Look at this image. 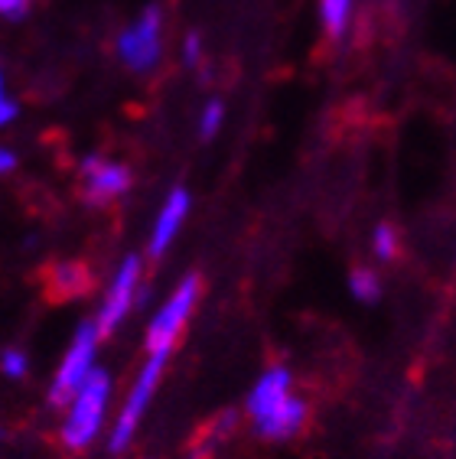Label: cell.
<instances>
[{
    "label": "cell",
    "mask_w": 456,
    "mask_h": 459,
    "mask_svg": "<svg viewBox=\"0 0 456 459\" xmlns=\"http://www.w3.org/2000/svg\"><path fill=\"white\" fill-rule=\"evenodd\" d=\"M248 414L255 417V427L261 437L271 440H287L303 427L307 407L290 394V371L271 368L258 378L251 398H248Z\"/></svg>",
    "instance_id": "6da1fadb"
},
{
    "label": "cell",
    "mask_w": 456,
    "mask_h": 459,
    "mask_svg": "<svg viewBox=\"0 0 456 459\" xmlns=\"http://www.w3.org/2000/svg\"><path fill=\"white\" fill-rule=\"evenodd\" d=\"M105 401H108V375L105 371H92L88 381L79 388L75 401H72V414L66 417L62 427V440L69 443L72 450H82L95 440L98 427L105 420Z\"/></svg>",
    "instance_id": "7a4b0ae2"
},
{
    "label": "cell",
    "mask_w": 456,
    "mask_h": 459,
    "mask_svg": "<svg viewBox=\"0 0 456 459\" xmlns=\"http://www.w3.org/2000/svg\"><path fill=\"white\" fill-rule=\"evenodd\" d=\"M98 323H82V329L75 333V342H72L69 355H66V362H62L59 375L53 381V391H49V401L56 407L69 404L75 401L79 388L88 381L92 375V359H95V345H98Z\"/></svg>",
    "instance_id": "3957f363"
},
{
    "label": "cell",
    "mask_w": 456,
    "mask_h": 459,
    "mask_svg": "<svg viewBox=\"0 0 456 459\" xmlns=\"http://www.w3.org/2000/svg\"><path fill=\"white\" fill-rule=\"evenodd\" d=\"M170 352H173V349H157V352H150L147 365H144V371H141V378H137V385H134L131 394H127V404H124L121 417H118V427H114V433H111V450L114 453H121L124 446H127V440L134 437V430H137V420L144 417L150 398H153V388H157L160 375H163V365H167Z\"/></svg>",
    "instance_id": "277c9868"
},
{
    "label": "cell",
    "mask_w": 456,
    "mask_h": 459,
    "mask_svg": "<svg viewBox=\"0 0 456 459\" xmlns=\"http://www.w3.org/2000/svg\"><path fill=\"white\" fill-rule=\"evenodd\" d=\"M196 297H199V277H186V281L180 283V290L167 300V307L160 309L157 316H153V323H150V333H147L150 352H157V349H173L176 336H180V329H183Z\"/></svg>",
    "instance_id": "5b68a950"
},
{
    "label": "cell",
    "mask_w": 456,
    "mask_h": 459,
    "mask_svg": "<svg viewBox=\"0 0 456 459\" xmlns=\"http://www.w3.org/2000/svg\"><path fill=\"white\" fill-rule=\"evenodd\" d=\"M118 49H121V59L134 72H147L160 59V10L157 7L144 10L141 20L131 30L121 33Z\"/></svg>",
    "instance_id": "8992f818"
},
{
    "label": "cell",
    "mask_w": 456,
    "mask_h": 459,
    "mask_svg": "<svg viewBox=\"0 0 456 459\" xmlns=\"http://www.w3.org/2000/svg\"><path fill=\"white\" fill-rule=\"evenodd\" d=\"M137 277H141V261L127 257L121 264V271H118V277H114L111 290L105 297V307H101V316H98V333L101 336L114 333V326L127 316V309L134 303V290H137Z\"/></svg>",
    "instance_id": "52a82bcc"
},
{
    "label": "cell",
    "mask_w": 456,
    "mask_h": 459,
    "mask_svg": "<svg viewBox=\"0 0 456 459\" xmlns=\"http://www.w3.org/2000/svg\"><path fill=\"white\" fill-rule=\"evenodd\" d=\"M82 177H85V199L88 203H108L114 195H121L131 186V173L124 167L105 163L101 157H88L82 163Z\"/></svg>",
    "instance_id": "ba28073f"
},
{
    "label": "cell",
    "mask_w": 456,
    "mask_h": 459,
    "mask_svg": "<svg viewBox=\"0 0 456 459\" xmlns=\"http://www.w3.org/2000/svg\"><path fill=\"white\" fill-rule=\"evenodd\" d=\"M88 290H92V274L79 261H59L46 274V293L53 300H75V297H82Z\"/></svg>",
    "instance_id": "9c48e42d"
},
{
    "label": "cell",
    "mask_w": 456,
    "mask_h": 459,
    "mask_svg": "<svg viewBox=\"0 0 456 459\" xmlns=\"http://www.w3.org/2000/svg\"><path fill=\"white\" fill-rule=\"evenodd\" d=\"M186 209H189V195H186V189H173L167 205L160 209L157 225H153V238H150V251H153V255H163V251H167V245L173 241L176 231H180V225H183Z\"/></svg>",
    "instance_id": "30bf717a"
},
{
    "label": "cell",
    "mask_w": 456,
    "mask_h": 459,
    "mask_svg": "<svg viewBox=\"0 0 456 459\" xmlns=\"http://www.w3.org/2000/svg\"><path fill=\"white\" fill-rule=\"evenodd\" d=\"M349 10H352V0H320V17H323L326 33L333 36V39H339L346 33Z\"/></svg>",
    "instance_id": "8fae6325"
},
{
    "label": "cell",
    "mask_w": 456,
    "mask_h": 459,
    "mask_svg": "<svg viewBox=\"0 0 456 459\" xmlns=\"http://www.w3.org/2000/svg\"><path fill=\"white\" fill-rule=\"evenodd\" d=\"M349 290L355 300L375 303L378 297H381V281H378L375 271H369V267H355L349 274Z\"/></svg>",
    "instance_id": "7c38bea8"
},
{
    "label": "cell",
    "mask_w": 456,
    "mask_h": 459,
    "mask_svg": "<svg viewBox=\"0 0 456 459\" xmlns=\"http://www.w3.org/2000/svg\"><path fill=\"white\" fill-rule=\"evenodd\" d=\"M372 247H375V255L381 261H395L398 255V235L391 225H378L375 235H372Z\"/></svg>",
    "instance_id": "4fadbf2b"
},
{
    "label": "cell",
    "mask_w": 456,
    "mask_h": 459,
    "mask_svg": "<svg viewBox=\"0 0 456 459\" xmlns=\"http://www.w3.org/2000/svg\"><path fill=\"white\" fill-rule=\"evenodd\" d=\"M222 117H225V108H222L219 101H212V105L202 111V137H206V141L215 137V131L222 127Z\"/></svg>",
    "instance_id": "5bb4252c"
},
{
    "label": "cell",
    "mask_w": 456,
    "mask_h": 459,
    "mask_svg": "<svg viewBox=\"0 0 456 459\" xmlns=\"http://www.w3.org/2000/svg\"><path fill=\"white\" fill-rule=\"evenodd\" d=\"M0 368H4V375H10V378H20V375L27 371V359L10 349V352H4V362H0Z\"/></svg>",
    "instance_id": "9a60e30c"
},
{
    "label": "cell",
    "mask_w": 456,
    "mask_h": 459,
    "mask_svg": "<svg viewBox=\"0 0 456 459\" xmlns=\"http://www.w3.org/2000/svg\"><path fill=\"white\" fill-rule=\"evenodd\" d=\"M30 10V0H0V17L7 20H23Z\"/></svg>",
    "instance_id": "2e32d148"
},
{
    "label": "cell",
    "mask_w": 456,
    "mask_h": 459,
    "mask_svg": "<svg viewBox=\"0 0 456 459\" xmlns=\"http://www.w3.org/2000/svg\"><path fill=\"white\" fill-rule=\"evenodd\" d=\"M13 117H17V105L4 98V101H0V127H4V124H10Z\"/></svg>",
    "instance_id": "e0dca14e"
},
{
    "label": "cell",
    "mask_w": 456,
    "mask_h": 459,
    "mask_svg": "<svg viewBox=\"0 0 456 459\" xmlns=\"http://www.w3.org/2000/svg\"><path fill=\"white\" fill-rule=\"evenodd\" d=\"M186 62H189V65L199 62V36H189V39H186Z\"/></svg>",
    "instance_id": "ac0fdd59"
},
{
    "label": "cell",
    "mask_w": 456,
    "mask_h": 459,
    "mask_svg": "<svg viewBox=\"0 0 456 459\" xmlns=\"http://www.w3.org/2000/svg\"><path fill=\"white\" fill-rule=\"evenodd\" d=\"M13 163H17V160H13V153L0 151V173H10V169H13Z\"/></svg>",
    "instance_id": "d6986e66"
},
{
    "label": "cell",
    "mask_w": 456,
    "mask_h": 459,
    "mask_svg": "<svg viewBox=\"0 0 456 459\" xmlns=\"http://www.w3.org/2000/svg\"><path fill=\"white\" fill-rule=\"evenodd\" d=\"M0 101H4V79H0Z\"/></svg>",
    "instance_id": "ffe728a7"
}]
</instances>
